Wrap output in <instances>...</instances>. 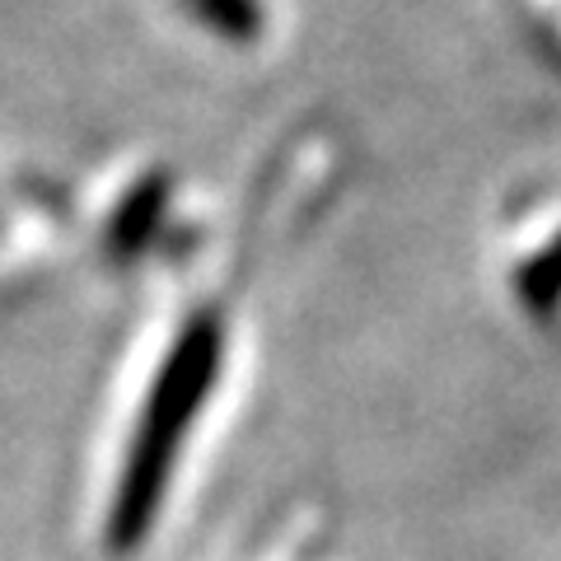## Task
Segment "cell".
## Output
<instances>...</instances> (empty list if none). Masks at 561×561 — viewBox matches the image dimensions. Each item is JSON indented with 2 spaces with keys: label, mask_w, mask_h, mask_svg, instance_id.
Segmentation results:
<instances>
[{
  "label": "cell",
  "mask_w": 561,
  "mask_h": 561,
  "mask_svg": "<svg viewBox=\"0 0 561 561\" xmlns=\"http://www.w3.org/2000/svg\"><path fill=\"white\" fill-rule=\"evenodd\" d=\"M515 300L534 323L561 319V234L515 267Z\"/></svg>",
  "instance_id": "1"
},
{
  "label": "cell",
  "mask_w": 561,
  "mask_h": 561,
  "mask_svg": "<svg viewBox=\"0 0 561 561\" xmlns=\"http://www.w3.org/2000/svg\"><path fill=\"white\" fill-rule=\"evenodd\" d=\"M187 5L202 24H210L216 33H225V38H234V43H249L262 28L257 0H187Z\"/></svg>",
  "instance_id": "2"
}]
</instances>
